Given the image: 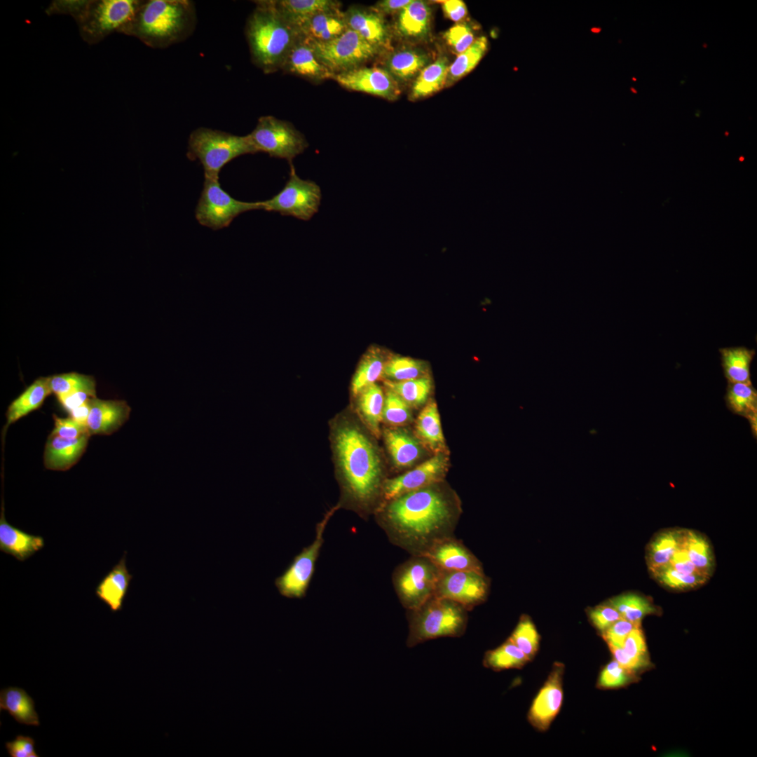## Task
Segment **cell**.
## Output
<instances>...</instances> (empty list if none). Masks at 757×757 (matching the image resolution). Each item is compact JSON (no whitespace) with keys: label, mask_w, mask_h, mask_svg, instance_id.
Returning a JSON list of instances; mask_svg holds the SVG:
<instances>
[{"label":"cell","mask_w":757,"mask_h":757,"mask_svg":"<svg viewBox=\"0 0 757 757\" xmlns=\"http://www.w3.org/2000/svg\"><path fill=\"white\" fill-rule=\"evenodd\" d=\"M456 519L451 500L434 484L388 501L383 514L385 528L392 538L415 555L422 554L437 540L450 536Z\"/></svg>","instance_id":"cell-1"},{"label":"cell","mask_w":757,"mask_h":757,"mask_svg":"<svg viewBox=\"0 0 757 757\" xmlns=\"http://www.w3.org/2000/svg\"><path fill=\"white\" fill-rule=\"evenodd\" d=\"M330 439L343 496L355 505H369L382 491L384 482L376 445L348 414L332 422Z\"/></svg>","instance_id":"cell-2"},{"label":"cell","mask_w":757,"mask_h":757,"mask_svg":"<svg viewBox=\"0 0 757 757\" xmlns=\"http://www.w3.org/2000/svg\"><path fill=\"white\" fill-rule=\"evenodd\" d=\"M197 22L193 1H142L132 20L121 32L152 48H165L186 39Z\"/></svg>","instance_id":"cell-3"},{"label":"cell","mask_w":757,"mask_h":757,"mask_svg":"<svg viewBox=\"0 0 757 757\" xmlns=\"http://www.w3.org/2000/svg\"><path fill=\"white\" fill-rule=\"evenodd\" d=\"M245 34L254 63L265 73L282 69L289 50L300 38L296 27L280 12L274 1H259L247 19Z\"/></svg>","instance_id":"cell-4"},{"label":"cell","mask_w":757,"mask_h":757,"mask_svg":"<svg viewBox=\"0 0 757 757\" xmlns=\"http://www.w3.org/2000/svg\"><path fill=\"white\" fill-rule=\"evenodd\" d=\"M467 609L452 600L433 596L420 607L409 611L407 645L411 648L439 637H457L465 631Z\"/></svg>","instance_id":"cell-5"},{"label":"cell","mask_w":757,"mask_h":757,"mask_svg":"<svg viewBox=\"0 0 757 757\" xmlns=\"http://www.w3.org/2000/svg\"><path fill=\"white\" fill-rule=\"evenodd\" d=\"M255 153L248 135L238 136L200 127L189 137L188 157L200 162L207 177L219 179V172L226 163L242 155Z\"/></svg>","instance_id":"cell-6"},{"label":"cell","mask_w":757,"mask_h":757,"mask_svg":"<svg viewBox=\"0 0 757 757\" xmlns=\"http://www.w3.org/2000/svg\"><path fill=\"white\" fill-rule=\"evenodd\" d=\"M142 1L90 0L75 20L81 37L88 44L100 43L114 32L121 33L135 17Z\"/></svg>","instance_id":"cell-7"},{"label":"cell","mask_w":757,"mask_h":757,"mask_svg":"<svg viewBox=\"0 0 757 757\" xmlns=\"http://www.w3.org/2000/svg\"><path fill=\"white\" fill-rule=\"evenodd\" d=\"M442 569L427 557L415 555L394 575V585L402 606L414 610L435 596Z\"/></svg>","instance_id":"cell-8"},{"label":"cell","mask_w":757,"mask_h":757,"mask_svg":"<svg viewBox=\"0 0 757 757\" xmlns=\"http://www.w3.org/2000/svg\"><path fill=\"white\" fill-rule=\"evenodd\" d=\"M248 136L257 152L286 159L289 163L308 146L304 135L291 123L273 116H261Z\"/></svg>","instance_id":"cell-9"},{"label":"cell","mask_w":757,"mask_h":757,"mask_svg":"<svg viewBox=\"0 0 757 757\" xmlns=\"http://www.w3.org/2000/svg\"><path fill=\"white\" fill-rule=\"evenodd\" d=\"M289 165V179L285 186L273 198L261 201L262 210L308 221L319 210L321 189L315 182L300 178L292 163Z\"/></svg>","instance_id":"cell-10"},{"label":"cell","mask_w":757,"mask_h":757,"mask_svg":"<svg viewBox=\"0 0 757 757\" xmlns=\"http://www.w3.org/2000/svg\"><path fill=\"white\" fill-rule=\"evenodd\" d=\"M308 42L318 60L334 75L361 67L380 50L348 27L332 41Z\"/></svg>","instance_id":"cell-11"},{"label":"cell","mask_w":757,"mask_h":757,"mask_svg":"<svg viewBox=\"0 0 757 757\" xmlns=\"http://www.w3.org/2000/svg\"><path fill=\"white\" fill-rule=\"evenodd\" d=\"M262 209L261 201L238 200L221 187L219 179L205 177L195 216L202 226L217 230L229 226L242 213Z\"/></svg>","instance_id":"cell-12"},{"label":"cell","mask_w":757,"mask_h":757,"mask_svg":"<svg viewBox=\"0 0 757 757\" xmlns=\"http://www.w3.org/2000/svg\"><path fill=\"white\" fill-rule=\"evenodd\" d=\"M332 511L318 524L313 543L298 554L292 564L275 582L280 593L289 598L303 596L314 573L315 565L323 543V533Z\"/></svg>","instance_id":"cell-13"},{"label":"cell","mask_w":757,"mask_h":757,"mask_svg":"<svg viewBox=\"0 0 757 757\" xmlns=\"http://www.w3.org/2000/svg\"><path fill=\"white\" fill-rule=\"evenodd\" d=\"M488 587L483 572L442 570L435 596L452 600L468 610L485 600Z\"/></svg>","instance_id":"cell-14"},{"label":"cell","mask_w":757,"mask_h":757,"mask_svg":"<svg viewBox=\"0 0 757 757\" xmlns=\"http://www.w3.org/2000/svg\"><path fill=\"white\" fill-rule=\"evenodd\" d=\"M448 466V458L438 453L415 468L396 477L385 479L381 493L390 501L402 494L438 482L444 475Z\"/></svg>","instance_id":"cell-15"},{"label":"cell","mask_w":757,"mask_h":757,"mask_svg":"<svg viewBox=\"0 0 757 757\" xmlns=\"http://www.w3.org/2000/svg\"><path fill=\"white\" fill-rule=\"evenodd\" d=\"M342 87L393 100L400 89L397 81L386 69L360 67L335 74L333 77Z\"/></svg>","instance_id":"cell-16"},{"label":"cell","mask_w":757,"mask_h":757,"mask_svg":"<svg viewBox=\"0 0 757 757\" xmlns=\"http://www.w3.org/2000/svg\"><path fill=\"white\" fill-rule=\"evenodd\" d=\"M564 667L557 662L536 697L528 713L530 723L540 731L546 730L558 714L563 700L562 680Z\"/></svg>","instance_id":"cell-17"},{"label":"cell","mask_w":757,"mask_h":757,"mask_svg":"<svg viewBox=\"0 0 757 757\" xmlns=\"http://www.w3.org/2000/svg\"><path fill=\"white\" fill-rule=\"evenodd\" d=\"M419 555L427 557L442 570L482 572L476 557L460 541L451 536L437 540Z\"/></svg>","instance_id":"cell-18"},{"label":"cell","mask_w":757,"mask_h":757,"mask_svg":"<svg viewBox=\"0 0 757 757\" xmlns=\"http://www.w3.org/2000/svg\"><path fill=\"white\" fill-rule=\"evenodd\" d=\"M131 409L120 400H101L97 397L90 400L87 428L90 435H109L117 431L129 418Z\"/></svg>","instance_id":"cell-19"},{"label":"cell","mask_w":757,"mask_h":757,"mask_svg":"<svg viewBox=\"0 0 757 757\" xmlns=\"http://www.w3.org/2000/svg\"><path fill=\"white\" fill-rule=\"evenodd\" d=\"M282 69L313 82L333 79L334 76L318 60L310 43L301 36L289 50Z\"/></svg>","instance_id":"cell-20"},{"label":"cell","mask_w":757,"mask_h":757,"mask_svg":"<svg viewBox=\"0 0 757 757\" xmlns=\"http://www.w3.org/2000/svg\"><path fill=\"white\" fill-rule=\"evenodd\" d=\"M90 436L86 434L79 438L67 439L50 435L43 453L45 468L57 471L71 468L85 452Z\"/></svg>","instance_id":"cell-21"},{"label":"cell","mask_w":757,"mask_h":757,"mask_svg":"<svg viewBox=\"0 0 757 757\" xmlns=\"http://www.w3.org/2000/svg\"><path fill=\"white\" fill-rule=\"evenodd\" d=\"M347 26L369 43L378 48L386 46L389 33L382 15L376 11L351 6L344 12Z\"/></svg>","instance_id":"cell-22"},{"label":"cell","mask_w":757,"mask_h":757,"mask_svg":"<svg viewBox=\"0 0 757 757\" xmlns=\"http://www.w3.org/2000/svg\"><path fill=\"white\" fill-rule=\"evenodd\" d=\"M43 538L27 533L7 522L4 503L0 514V551L24 561L44 547Z\"/></svg>","instance_id":"cell-23"},{"label":"cell","mask_w":757,"mask_h":757,"mask_svg":"<svg viewBox=\"0 0 757 757\" xmlns=\"http://www.w3.org/2000/svg\"><path fill=\"white\" fill-rule=\"evenodd\" d=\"M125 552L122 558L100 580L95 588L97 598L107 604L112 612L121 611L133 576L126 566Z\"/></svg>","instance_id":"cell-24"},{"label":"cell","mask_w":757,"mask_h":757,"mask_svg":"<svg viewBox=\"0 0 757 757\" xmlns=\"http://www.w3.org/2000/svg\"><path fill=\"white\" fill-rule=\"evenodd\" d=\"M347 29L344 12L339 8L313 15L298 28V32L308 41L325 43L336 39Z\"/></svg>","instance_id":"cell-25"},{"label":"cell","mask_w":757,"mask_h":757,"mask_svg":"<svg viewBox=\"0 0 757 757\" xmlns=\"http://www.w3.org/2000/svg\"><path fill=\"white\" fill-rule=\"evenodd\" d=\"M383 437L396 468H408L421 456L422 449L418 441L405 430L387 428L383 430Z\"/></svg>","instance_id":"cell-26"},{"label":"cell","mask_w":757,"mask_h":757,"mask_svg":"<svg viewBox=\"0 0 757 757\" xmlns=\"http://www.w3.org/2000/svg\"><path fill=\"white\" fill-rule=\"evenodd\" d=\"M725 404L733 414L746 418L756 437L757 391L752 383L728 382Z\"/></svg>","instance_id":"cell-27"},{"label":"cell","mask_w":757,"mask_h":757,"mask_svg":"<svg viewBox=\"0 0 757 757\" xmlns=\"http://www.w3.org/2000/svg\"><path fill=\"white\" fill-rule=\"evenodd\" d=\"M49 376L39 377L8 406L5 428L39 409L50 394Z\"/></svg>","instance_id":"cell-28"},{"label":"cell","mask_w":757,"mask_h":757,"mask_svg":"<svg viewBox=\"0 0 757 757\" xmlns=\"http://www.w3.org/2000/svg\"><path fill=\"white\" fill-rule=\"evenodd\" d=\"M0 709L8 714L19 723L26 725H40L33 699L22 688L8 687L1 690Z\"/></svg>","instance_id":"cell-29"},{"label":"cell","mask_w":757,"mask_h":757,"mask_svg":"<svg viewBox=\"0 0 757 757\" xmlns=\"http://www.w3.org/2000/svg\"><path fill=\"white\" fill-rule=\"evenodd\" d=\"M355 397L357 398L358 415L372 435L378 437L385 400L382 388L374 383L364 388Z\"/></svg>","instance_id":"cell-30"},{"label":"cell","mask_w":757,"mask_h":757,"mask_svg":"<svg viewBox=\"0 0 757 757\" xmlns=\"http://www.w3.org/2000/svg\"><path fill=\"white\" fill-rule=\"evenodd\" d=\"M683 529H667L656 534L648 546L646 561L653 575L668 566L680 543Z\"/></svg>","instance_id":"cell-31"},{"label":"cell","mask_w":757,"mask_h":757,"mask_svg":"<svg viewBox=\"0 0 757 757\" xmlns=\"http://www.w3.org/2000/svg\"><path fill=\"white\" fill-rule=\"evenodd\" d=\"M274 2L282 15L297 30L313 15L321 12L341 8L340 2L333 0H280L274 1Z\"/></svg>","instance_id":"cell-32"},{"label":"cell","mask_w":757,"mask_h":757,"mask_svg":"<svg viewBox=\"0 0 757 757\" xmlns=\"http://www.w3.org/2000/svg\"><path fill=\"white\" fill-rule=\"evenodd\" d=\"M723 374L730 383H751L750 367L755 350L745 347L719 349Z\"/></svg>","instance_id":"cell-33"},{"label":"cell","mask_w":757,"mask_h":757,"mask_svg":"<svg viewBox=\"0 0 757 757\" xmlns=\"http://www.w3.org/2000/svg\"><path fill=\"white\" fill-rule=\"evenodd\" d=\"M416 434L421 441L436 453L446 449L437 407L430 401L420 412L416 422Z\"/></svg>","instance_id":"cell-34"},{"label":"cell","mask_w":757,"mask_h":757,"mask_svg":"<svg viewBox=\"0 0 757 757\" xmlns=\"http://www.w3.org/2000/svg\"><path fill=\"white\" fill-rule=\"evenodd\" d=\"M682 543L693 564L703 574L710 577L714 569V556L709 541L695 531L683 529Z\"/></svg>","instance_id":"cell-35"},{"label":"cell","mask_w":757,"mask_h":757,"mask_svg":"<svg viewBox=\"0 0 757 757\" xmlns=\"http://www.w3.org/2000/svg\"><path fill=\"white\" fill-rule=\"evenodd\" d=\"M387 358L377 347L369 348L361 359L351 382V393L355 397L367 386L383 376Z\"/></svg>","instance_id":"cell-36"},{"label":"cell","mask_w":757,"mask_h":757,"mask_svg":"<svg viewBox=\"0 0 757 757\" xmlns=\"http://www.w3.org/2000/svg\"><path fill=\"white\" fill-rule=\"evenodd\" d=\"M430 9L423 1L411 0L399 13L397 27L404 36L418 37L428 31Z\"/></svg>","instance_id":"cell-37"},{"label":"cell","mask_w":757,"mask_h":757,"mask_svg":"<svg viewBox=\"0 0 757 757\" xmlns=\"http://www.w3.org/2000/svg\"><path fill=\"white\" fill-rule=\"evenodd\" d=\"M449 67L446 57H440L424 67L413 85L412 97H423L440 90L446 82Z\"/></svg>","instance_id":"cell-38"},{"label":"cell","mask_w":757,"mask_h":757,"mask_svg":"<svg viewBox=\"0 0 757 757\" xmlns=\"http://www.w3.org/2000/svg\"><path fill=\"white\" fill-rule=\"evenodd\" d=\"M621 615L622 618L636 626H641L643 618L656 613V607L646 597L627 593L611 598L608 601Z\"/></svg>","instance_id":"cell-39"},{"label":"cell","mask_w":757,"mask_h":757,"mask_svg":"<svg viewBox=\"0 0 757 757\" xmlns=\"http://www.w3.org/2000/svg\"><path fill=\"white\" fill-rule=\"evenodd\" d=\"M428 57L411 50H402L393 53L386 61V68L397 81H406L412 78L423 69Z\"/></svg>","instance_id":"cell-40"},{"label":"cell","mask_w":757,"mask_h":757,"mask_svg":"<svg viewBox=\"0 0 757 757\" xmlns=\"http://www.w3.org/2000/svg\"><path fill=\"white\" fill-rule=\"evenodd\" d=\"M426 364L409 357L392 355L386 359L383 376L388 381H403L426 376Z\"/></svg>","instance_id":"cell-41"},{"label":"cell","mask_w":757,"mask_h":757,"mask_svg":"<svg viewBox=\"0 0 757 757\" xmlns=\"http://www.w3.org/2000/svg\"><path fill=\"white\" fill-rule=\"evenodd\" d=\"M385 386L398 395L409 407H419L424 404L428 398L432 381L429 377L425 376L403 381L387 380Z\"/></svg>","instance_id":"cell-42"},{"label":"cell","mask_w":757,"mask_h":757,"mask_svg":"<svg viewBox=\"0 0 757 757\" xmlns=\"http://www.w3.org/2000/svg\"><path fill=\"white\" fill-rule=\"evenodd\" d=\"M528 660L525 654L508 639L496 649L488 651L484 657V665L493 670L519 668Z\"/></svg>","instance_id":"cell-43"},{"label":"cell","mask_w":757,"mask_h":757,"mask_svg":"<svg viewBox=\"0 0 757 757\" xmlns=\"http://www.w3.org/2000/svg\"><path fill=\"white\" fill-rule=\"evenodd\" d=\"M487 48V40L482 36L465 51L458 54L449 67L446 81H455L472 71L482 59Z\"/></svg>","instance_id":"cell-44"},{"label":"cell","mask_w":757,"mask_h":757,"mask_svg":"<svg viewBox=\"0 0 757 757\" xmlns=\"http://www.w3.org/2000/svg\"><path fill=\"white\" fill-rule=\"evenodd\" d=\"M49 386L51 393L57 397L79 390H96V382L93 376L77 372L49 376Z\"/></svg>","instance_id":"cell-45"},{"label":"cell","mask_w":757,"mask_h":757,"mask_svg":"<svg viewBox=\"0 0 757 757\" xmlns=\"http://www.w3.org/2000/svg\"><path fill=\"white\" fill-rule=\"evenodd\" d=\"M528 657L532 659L539 648L540 636L526 615H523L509 638Z\"/></svg>","instance_id":"cell-46"},{"label":"cell","mask_w":757,"mask_h":757,"mask_svg":"<svg viewBox=\"0 0 757 757\" xmlns=\"http://www.w3.org/2000/svg\"><path fill=\"white\" fill-rule=\"evenodd\" d=\"M653 576L664 586L678 590L698 587L709 579V577L703 575L681 573L670 566L663 568Z\"/></svg>","instance_id":"cell-47"},{"label":"cell","mask_w":757,"mask_h":757,"mask_svg":"<svg viewBox=\"0 0 757 757\" xmlns=\"http://www.w3.org/2000/svg\"><path fill=\"white\" fill-rule=\"evenodd\" d=\"M410 407L395 393L388 389L384 400L383 421L390 425L399 426L411 420Z\"/></svg>","instance_id":"cell-48"},{"label":"cell","mask_w":757,"mask_h":757,"mask_svg":"<svg viewBox=\"0 0 757 757\" xmlns=\"http://www.w3.org/2000/svg\"><path fill=\"white\" fill-rule=\"evenodd\" d=\"M625 653L643 668L649 664L647 646L641 626L634 627L628 634L622 646Z\"/></svg>","instance_id":"cell-49"},{"label":"cell","mask_w":757,"mask_h":757,"mask_svg":"<svg viewBox=\"0 0 757 757\" xmlns=\"http://www.w3.org/2000/svg\"><path fill=\"white\" fill-rule=\"evenodd\" d=\"M632 679V672L625 669L616 660H613L601 671L598 686L604 688H615L628 684Z\"/></svg>","instance_id":"cell-50"},{"label":"cell","mask_w":757,"mask_h":757,"mask_svg":"<svg viewBox=\"0 0 757 757\" xmlns=\"http://www.w3.org/2000/svg\"><path fill=\"white\" fill-rule=\"evenodd\" d=\"M444 37L458 54L468 49L475 41L472 29L465 24H458L449 28L444 33Z\"/></svg>","instance_id":"cell-51"},{"label":"cell","mask_w":757,"mask_h":757,"mask_svg":"<svg viewBox=\"0 0 757 757\" xmlns=\"http://www.w3.org/2000/svg\"><path fill=\"white\" fill-rule=\"evenodd\" d=\"M588 615L593 625L601 632L622 618L620 613L608 602L591 608Z\"/></svg>","instance_id":"cell-52"},{"label":"cell","mask_w":757,"mask_h":757,"mask_svg":"<svg viewBox=\"0 0 757 757\" xmlns=\"http://www.w3.org/2000/svg\"><path fill=\"white\" fill-rule=\"evenodd\" d=\"M53 417L54 418V428L50 435L67 439H76L86 434H89L86 426L81 424L70 416L68 418H60L53 414Z\"/></svg>","instance_id":"cell-53"},{"label":"cell","mask_w":757,"mask_h":757,"mask_svg":"<svg viewBox=\"0 0 757 757\" xmlns=\"http://www.w3.org/2000/svg\"><path fill=\"white\" fill-rule=\"evenodd\" d=\"M636 627L639 626L622 618L602 632L601 635L608 646L622 647L627 636Z\"/></svg>","instance_id":"cell-54"},{"label":"cell","mask_w":757,"mask_h":757,"mask_svg":"<svg viewBox=\"0 0 757 757\" xmlns=\"http://www.w3.org/2000/svg\"><path fill=\"white\" fill-rule=\"evenodd\" d=\"M5 746L11 757L39 756L35 751V742L29 736L17 735L14 740L7 742Z\"/></svg>","instance_id":"cell-55"},{"label":"cell","mask_w":757,"mask_h":757,"mask_svg":"<svg viewBox=\"0 0 757 757\" xmlns=\"http://www.w3.org/2000/svg\"><path fill=\"white\" fill-rule=\"evenodd\" d=\"M89 1H53L46 12L48 15L64 14L71 15L75 20L87 6Z\"/></svg>","instance_id":"cell-56"},{"label":"cell","mask_w":757,"mask_h":757,"mask_svg":"<svg viewBox=\"0 0 757 757\" xmlns=\"http://www.w3.org/2000/svg\"><path fill=\"white\" fill-rule=\"evenodd\" d=\"M668 566H670L672 568L684 573L705 575L700 570H698L690 561L682 543L681 539L679 545H678L669 561Z\"/></svg>","instance_id":"cell-57"},{"label":"cell","mask_w":757,"mask_h":757,"mask_svg":"<svg viewBox=\"0 0 757 757\" xmlns=\"http://www.w3.org/2000/svg\"><path fill=\"white\" fill-rule=\"evenodd\" d=\"M96 397V390H83L73 392L68 395L57 397L63 408L70 412L71 410L87 403Z\"/></svg>","instance_id":"cell-58"},{"label":"cell","mask_w":757,"mask_h":757,"mask_svg":"<svg viewBox=\"0 0 757 757\" xmlns=\"http://www.w3.org/2000/svg\"><path fill=\"white\" fill-rule=\"evenodd\" d=\"M441 4L445 15L453 21H459L467 14V7L463 1L446 0Z\"/></svg>","instance_id":"cell-59"},{"label":"cell","mask_w":757,"mask_h":757,"mask_svg":"<svg viewBox=\"0 0 757 757\" xmlns=\"http://www.w3.org/2000/svg\"><path fill=\"white\" fill-rule=\"evenodd\" d=\"M611 653L616 660L622 667L631 672H634L643 667L636 662L631 659L623 650L622 647L608 646Z\"/></svg>","instance_id":"cell-60"},{"label":"cell","mask_w":757,"mask_h":757,"mask_svg":"<svg viewBox=\"0 0 757 757\" xmlns=\"http://www.w3.org/2000/svg\"><path fill=\"white\" fill-rule=\"evenodd\" d=\"M411 0H383L378 1L374 9L379 13H392L397 11H401L407 5H408Z\"/></svg>","instance_id":"cell-61"},{"label":"cell","mask_w":757,"mask_h":757,"mask_svg":"<svg viewBox=\"0 0 757 757\" xmlns=\"http://www.w3.org/2000/svg\"><path fill=\"white\" fill-rule=\"evenodd\" d=\"M90 400L82 406L69 412L70 417L86 427L87 418L90 411Z\"/></svg>","instance_id":"cell-62"},{"label":"cell","mask_w":757,"mask_h":757,"mask_svg":"<svg viewBox=\"0 0 757 757\" xmlns=\"http://www.w3.org/2000/svg\"><path fill=\"white\" fill-rule=\"evenodd\" d=\"M631 90H632V92L634 93H637V90L636 89H634V88H631Z\"/></svg>","instance_id":"cell-63"},{"label":"cell","mask_w":757,"mask_h":757,"mask_svg":"<svg viewBox=\"0 0 757 757\" xmlns=\"http://www.w3.org/2000/svg\"><path fill=\"white\" fill-rule=\"evenodd\" d=\"M702 46H703V47H704V48H707V43H703V45H702Z\"/></svg>","instance_id":"cell-64"}]
</instances>
